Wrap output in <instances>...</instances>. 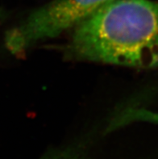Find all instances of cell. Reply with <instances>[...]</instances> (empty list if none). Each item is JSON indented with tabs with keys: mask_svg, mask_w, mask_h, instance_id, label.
<instances>
[{
	"mask_svg": "<svg viewBox=\"0 0 158 159\" xmlns=\"http://www.w3.org/2000/svg\"><path fill=\"white\" fill-rule=\"evenodd\" d=\"M137 121H147L158 124V113L143 110V109L128 108L120 112L115 118H112L105 133H110L120 129L128 124Z\"/></svg>",
	"mask_w": 158,
	"mask_h": 159,
	"instance_id": "3957f363",
	"label": "cell"
},
{
	"mask_svg": "<svg viewBox=\"0 0 158 159\" xmlns=\"http://www.w3.org/2000/svg\"><path fill=\"white\" fill-rule=\"evenodd\" d=\"M40 159H92L87 141H76L51 149Z\"/></svg>",
	"mask_w": 158,
	"mask_h": 159,
	"instance_id": "277c9868",
	"label": "cell"
},
{
	"mask_svg": "<svg viewBox=\"0 0 158 159\" xmlns=\"http://www.w3.org/2000/svg\"><path fill=\"white\" fill-rule=\"evenodd\" d=\"M61 47L69 60L158 69V2L112 0L75 24Z\"/></svg>",
	"mask_w": 158,
	"mask_h": 159,
	"instance_id": "6da1fadb",
	"label": "cell"
},
{
	"mask_svg": "<svg viewBox=\"0 0 158 159\" xmlns=\"http://www.w3.org/2000/svg\"><path fill=\"white\" fill-rule=\"evenodd\" d=\"M112 0H51L31 11L11 28L5 45L15 55L69 31L98 7Z\"/></svg>",
	"mask_w": 158,
	"mask_h": 159,
	"instance_id": "7a4b0ae2",
	"label": "cell"
}]
</instances>
